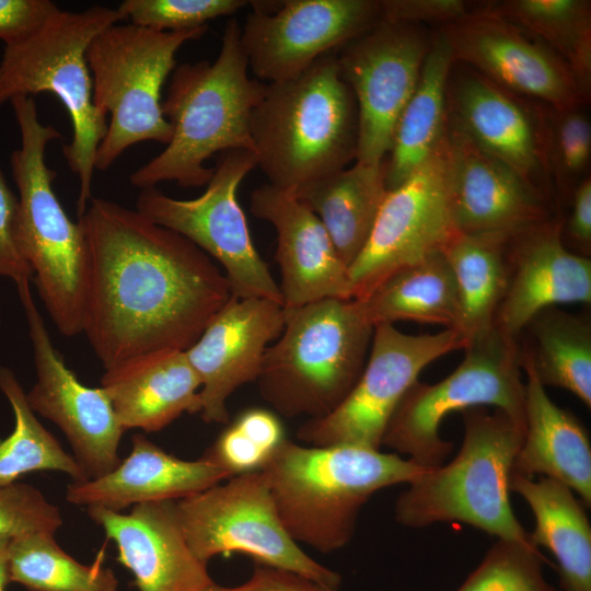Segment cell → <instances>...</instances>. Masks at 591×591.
Returning <instances> with one entry per match:
<instances>
[{"instance_id": "obj_38", "label": "cell", "mask_w": 591, "mask_h": 591, "mask_svg": "<svg viewBox=\"0 0 591 591\" xmlns=\"http://www.w3.org/2000/svg\"><path fill=\"white\" fill-rule=\"evenodd\" d=\"M545 561L535 546L498 540L455 591H559L544 576Z\"/></svg>"}, {"instance_id": "obj_30", "label": "cell", "mask_w": 591, "mask_h": 591, "mask_svg": "<svg viewBox=\"0 0 591 591\" xmlns=\"http://www.w3.org/2000/svg\"><path fill=\"white\" fill-rule=\"evenodd\" d=\"M386 192L384 162H356L292 195L316 215L348 268L364 247Z\"/></svg>"}, {"instance_id": "obj_48", "label": "cell", "mask_w": 591, "mask_h": 591, "mask_svg": "<svg viewBox=\"0 0 591 591\" xmlns=\"http://www.w3.org/2000/svg\"><path fill=\"white\" fill-rule=\"evenodd\" d=\"M0 321H1V315H0Z\"/></svg>"}, {"instance_id": "obj_10", "label": "cell", "mask_w": 591, "mask_h": 591, "mask_svg": "<svg viewBox=\"0 0 591 591\" xmlns=\"http://www.w3.org/2000/svg\"><path fill=\"white\" fill-rule=\"evenodd\" d=\"M463 350L465 357L447 378L434 384L417 381L408 390L387 424L382 445L433 468L453 449L440 434L449 414L490 406L524 419L519 339L494 327L470 340Z\"/></svg>"}, {"instance_id": "obj_34", "label": "cell", "mask_w": 591, "mask_h": 591, "mask_svg": "<svg viewBox=\"0 0 591 591\" xmlns=\"http://www.w3.org/2000/svg\"><path fill=\"white\" fill-rule=\"evenodd\" d=\"M541 38L571 70L584 93L591 82V7L586 0H510L491 9Z\"/></svg>"}, {"instance_id": "obj_46", "label": "cell", "mask_w": 591, "mask_h": 591, "mask_svg": "<svg viewBox=\"0 0 591 591\" xmlns=\"http://www.w3.org/2000/svg\"><path fill=\"white\" fill-rule=\"evenodd\" d=\"M568 235L587 257L591 248V181L584 178L575 189L568 221Z\"/></svg>"}, {"instance_id": "obj_12", "label": "cell", "mask_w": 591, "mask_h": 591, "mask_svg": "<svg viewBox=\"0 0 591 591\" xmlns=\"http://www.w3.org/2000/svg\"><path fill=\"white\" fill-rule=\"evenodd\" d=\"M256 166L252 151L222 152L201 195L178 199L149 187L139 193L136 210L183 235L219 262L232 297L262 298L282 304L279 286L254 246L236 196L240 183Z\"/></svg>"}, {"instance_id": "obj_9", "label": "cell", "mask_w": 591, "mask_h": 591, "mask_svg": "<svg viewBox=\"0 0 591 591\" xmlns=\"http://www.w3.org/2000/svg\"><path fill=\"white\" fill-rule=\"evenodd\" d=\"M208 26L162 32L113 24L99 33L86 49L94 106L111 115L94 167L106 171L131 146L142 141L167 144L172 127L162 113V88L176 67V53L200 39Z\"/></svg>"}, {"instance_id": "obj_40", "label": "cell", "mask_w": 591, "mask_h": 591, "mask_svg": "<svg viewBox=\"0 0 591 591\" xmlns=\"http://www.w3.org/2000/svg\"><path fill=\"white\" fill-rule=\"evenodd\" d=\"M61 525L59 508L36 487L18 482L0 487V536L55 534Z\"/></svg>"}, {"instance_id": "obj_43", "label": "cell", "mask_w": 591, "mask_h": 591, "mask_svg": "<svg viewBox=\"0 0 591 591\" xmlns=\"http://www.w3.org/2000/svg\"><path fill=\"white\" fill-rule=\"evenodd\" d=\"M59 10L50 0H0V39L5 46L25 42Z\"/></svg>"}, {"instance_id": "obj_39", "label": "cell", "mask_w": 591, "mask_h": 591, "mask_svg": "<svg viewBox=\"0 0 591 591\" xmlns=\"http://www.w3.org/2000/svg\"><path fill=\"white\" fill-rule=\"evenodd\" d=\"M245 0H125L117 11L129 23L162 32L193 30L246 7Z\"/></svg>"}, {"instance_id": "obj_14", "label": "cell", "mask_w": 591, "mask_h": 591, "mask_svg": "<svg viewBox=\"0 0 591 591\" xmlns=\"http://www.w3.org/2000/svg\"><path fill=\"white\" fill-rule=\"evenodd\" d=\"M447 152L448 138L425 164L386 192L364 247L348 267L351 300L363 299L397 270L442 252L457 233Z\"/></svg>"}, {"instance_id": "obj_45", "label": "cell", "mask_w": 591, "mask_h": 591, "mask_svg": "<svg viewBox=\"0 0 591 591\" xmlns=\"http://www.w3.org/2000/svg\"><path fill=\"white\" fill-rule=\"evenodd\" d=\"M205 591H326L298 573L255 563L251 578L235 587L213 582Z\"/></svg>"}, {"instance_id": "obj_25", "label": "cell", "mask_w": 591, "mask_h": 591, "mask_svg": "<svg viewBox=\"0 0 591 591\" xmlns=\"http://www.w3.org/2000/svg\"><path fill=\"white\" fill-rule=\"evenodd\" d=\"M101 387L124 430H162L184 413L200 412L201 383L183 350H161L105 370Z\"/></svg>"}, {"instance_id": "obj_18", "label": "cell", "mask_w": 591, "mask_h": 591, "mask_svg": "<svg viewBox=\"0 0 591 591\" xmlns=\"http://www.w3.org/2000/svg\"><path fill=\"white\" fill-rule=\"evenodd\" d=\"M455 59L503 89L555 108L578 106L586 94L568 66L546 45L493 10L468 13L441 33Z\"/></svg>"}, {"instance_id": "obj_23", "label": "cell", "mask_w": 591, "mask_h": 591, "mask_svg": "<svg viewBox=\"0 0 591 591\" xmlns=\"http://www.w3.org/2000/svg\"><path fill=\"white\" fill-rule=\"evenodd\" d=\"M250 209L276 230L283 309L327 298L351 300L348 268L313 211L270 184L252 192Z\"/></svg>"}, {"instance_id": "obj_35", "label": "cell", "mask_w": 591, "mask_h": 591, "mask_svg": "<svg viewBox=\"0 0 591 591\" xmlns=\"http://www.w3.org/2000/svg\"><path fill=\"white\" fill-rule=\"evenodd\" d=\"M55 534L11 538L9 580L28 591H117L115 572L104 566V547L90 565L79 563L56 542Z\"/></svg>"}, {"instance_id": "obj_19", "label": "cell", "mask_w": 591, "mask_h": 591, "mask_svg": "<svg viewBox=\"0 0 591 591\" xmlns=\"http://www.w3.org/2000/svg\"><path fill=\"white\" fill-rule=\"evenodd\" d=\"M283 324L282 304L231 297L185 350L201 383L199 413L205 422L229 421V397L240 386L257 380L265 351L278 338Z\"/></svg>"}, {"instance_id": "obj_17", "label": "cell", "mask_w": 591, "mask_h": 591, "mask_svg": "<svg viewBox=\"0 0 591 591\" xmlns=\"http://www.w3.org/2000/svg\"><path fill=\"white\" fill-rule=\"evenodd\" d=\"M33 346L36 381L26 393L31 409L56 424L86 479L111 473L118 455L124 428L105 393L83 384L55 348L37 309L28 281L16 286Z\"/></svg>"}, {"instance_id": "obj_32", "label": "cell", "mask_w": 591, "mask_h": 591, "mask_svg": "<svg viewBox=\"0 0 591 591\" xmlns=\"http://www.w3.org/2000/svg\"><path fill=\"white\" fill-rule=\"evenodd\" d=\"M510 237L456 233L442 251L455 277L460 300L457 332L466 344L495 327L508 286Z\"/></svg>"}, {"instance_id": "obj_31", "label": "cell", "mask_w": 591, "mask_h": 591, "mask_svg": "<svg viewBox=\"0 0 591 591\" xmlns=\"http://www.w3.org/2000/svg\"><path fill=\"white\" fill-rule=\"evenodd\" d=\"M356 301L373 327L407 321L457 331L459 292L442 252L397 270Z\"/></svg>"}, {"instance_id": "obj_5", "label": "cell", "mask_w": 591, "mask_h": 591, "mask_svg": "<svg viewBox=\"0 0 591 591\" xmlns=\"http://www.w3.org/2000/svg\"><path fill=\"white\" fill-rule=\"evenodd\" d=\"M461 415L464 433L457 454L408 484L396 499L395 520L413 529L457 521L498 540L534 546L510 502V478L524 438V419L485 407Z\"/></svg>"}, {"instance_id": "obj_11", "label": "cell", "mask_w": 591, "mask_h": 591, "mask_svg": "<svg viewBox=\"0 0 591 591\" xmlns=\"http://www.w3.org/2000/svg\"><path fill=\"white\" fill-rule=\"evenodd\" d=\"M176 512L189 548L206 564L216 555L240 553L339 591L340 576L310 557L286 530L260 470L176 500Z\"/></svg>"}, {"instance_id": "obj_6", "label": "cell", "mask_w": 591, "mask_h": 591, "mask_svg": "<svg viewBox=\"0 0 591 591\" xmlns=\"http://www.w3.org/2000/svg\"><path fill=\"white\" fill-rule=\"evenodd\" d=\"M9 102L21 134V147L10 157L19 192L16 245L54 325L71 337L82 331L88 247L80 222L69 218L54 192L56 172L45 161L49 142L62 136L40 121L33 96Z\"/></svg>"}, {"instance_id": "obj_36", "label": "cell", "mask_w": 591, "mask_h": 591, "mask_svg": "<svg viewBox=\"0 0 591 591\" xmlns=\"http://www.w3.org/2000/svg\"><path fill=\"white\" fill-rule=\"evenodd\" d=\"M0 391L10 403L15 420L13 431L0 442V487L42 471L67 474L72 482L86 480L73 456L37 419L14 372L3 366H0Z\"/></svg>"}, {"instance_id": "obj_44", "label": "cell", "mask_w": 591, "mask_h": 591, "mask_svg": "<svg viewBox=\"0 0 591 591\" xmlns=\"http://www.w3.org/2000/svg\"><path fill=\"white\" fill-rule=\"evenodd\" d=\"M380 16L396 23L455 22L468 14L461 0H385L379 1Z\"/></svg>"}, {"instance_id": "obj_27", "label": "cell", "mask_w": 591, "mask_h": 591, "mask_svg": "<svg viewBox=\"0 0 591 591\" xmlns=\"http://www.w3.org/2000/svg\"><path fill=\"white\" fill-rule=\"evenodd\" d=\"M524 438L511 475L556 479L591 506V444L583 425L556 405L534 372L523 366Z\"/></svg>"}, {"instance_id": "obj_22", "label": "cell", "mask_w": 591, "mask_h": 591, "mask_svg": "<svg viewBox=\"0 0 591 591\" xmlns=\"http://www.w3.org/2000/svg\"><path fill=\"white\" fill-rule=\"evenodd\" d=\"M86 512L115 544L116 560L139 591H205L215 582L186 542L176 500L139 503L129 513L101 507Z\"/></svg>"}, {"instance_id": "obj_29", "label": "cell", "mask_w": 591, "mask_h": 591, "mask_svg": "<svg viewBox=\"0 0 591 591\" xmlns=\"http://www.w3.org/2000/svg\"><path fill=\"white\" fill-rule=\"evenodd\" d=\"M453 62V54L440 34L429 47L417 86L396 123L384 161L387 190L401 185L447 141V92Z\"/></svg>"}, {"instance_id": "obj_47", "label": "cell", "mask_w": 591, "mask_h": 591, "mask_svg": "<svg viewBox=\"0 0 591 591\" xmlns=\"http://www.w3.org/2000/svg\"><path fill=\"white\" fill-rule=\"evenodd\" d=\"M10 537L0 536V591H5L9 580Z\"/></svg>"}, {"instance_id": "obj_16", "label": "cell", "mask_w": 591, "mask_h": 591, "mask_svg": "<svg viewBox=\"0 0 591 591\" xmlns=\"http://www.w3.org/2000/svg\"><path fill=\"white\" fill-rule=\"evenodd\" d=\"M252 1L241 46L257 80H288L380 20L372 0Z\"/></svg>"}, {"instance_id": "obj_20", "label": "cell", "mask_w": 591, "mask_h": 591, "mask_svg": "<svg viewBox=\"0 0 591 591\" xmlns=\"http://www.w3.org/2000/svg\"><path fill=\"white\" fill-rule=\"evenodd\" d=\"M448 183L457 233L512 236L547 219L534 185L454 130L448 132Z\"/></svg>"}, {"instance_id": "obj_8", "label": "cell", "mask_w": 591, "mask_h": 591, "mask_svg": "<svg viewBox=\"0 0 591 591\" xmlns=\"http://www.w3.org/2000/svg\"><path fill=\"white\" fill-rule=\"evenodd\" d=\"M121 21L117 9L100 4L59 10L27 40L5 46L0 61V107L16 95L51 93L69 114L72 139L62 153L80 181L78 219L93 197L95 154L107 131V116L93 103L86 49L99 33Z\"/></svg>"}, {"instance_id": "obj_13", "label": "cell", "mask_w": 591, "mask_h": 591, "mask_svg": "<svg viewBox=\"0 0 591 591\" xmlns=\"http://www.w3.org/2000/svg\"><path fill=\"white\" fill-rule=\"evenodd\" d=\"M465 345L455 329L409 335L393 324L375 325L369 357L355 386L332 413L306 420L298 429V439L308 445L380 450L391 417L420 372Z\"/></svg>"}, {"instance_id": "obj_33", "label": "cell", "mask_w": 591, "mask_h": 591, "mask_svg": "<svg viewBox=\"0 0 591 591\" xmlns=\"http://www.w3.org/2000/svg\"><path fill=\"white\" fill-rule=\"evenodd\" d=\"M525 331L531 344H519L522 367H529L544 386L567 390L590 408V318L552 306L537 313Z\"/></svg>"}, {"instance_id": "obj_4", "label": "cell", "mask_w": 591, "mask_h": 591, "mask_svg": "<svg viewBox=\"0 0 591 591\" xmlns=\"http://www.w3.org/2000/svg\"><path fill=\"white\" fill-rule=\"evenodd\" d=\"M429 470L396 453L285 439L260 471L290 536L332 553L350 542L360 510L375 493L408 485Z\"/></svg>"}, {"instance_id": "obj_21", "label": "cell", "mask_w": 591, "mask_h": 591, "mask_svg": "<svg viewBox=\"0 0 591 591\" xmlns=\"http://www.w3.org/2000/svg\"><path fill=\"white\" fill-rule=\"evenodd\" d=\"M509 279L495 327L519 338L541 311L564 303L591 302V260L570 252L560 224L546 220L509 240Z\"/></svg>"}, {"instance_id": "obj_37", "label": "cell", "mask_w": 591, "mask_h": 591, "mask_svg": "<svg viewBox=\"0 0 591 591\" xmlns=\"http://www.w3.org/2000/svg\"><path fill=\"white\" fill-rule=\"evenodd\" d=\"M285 439L281 421L275 413L248 408L220 432L201 459L232 477L262 470Z\"/></svg>"}, {"instance_id": "obj_41", "label": "cell", "mask_w": 591, "mask_h": 591, "mask_svg": "<svg viewBox=\"0 0 591 591\" xmlns=\"http://www.w3.org/2000/svg\"><path fill=\"white\" fill-rule=\"evenodd\" d=\"M548 135L549 160L559 183L587 170L591 157V125L578 106L555 108Z\"/></svg>"}, {"instance_id": "obj_15", "label": "cell", "mask_w": 591, "mask_h": 591, "mask_svg": "<svg viewBox=\"0 0 591 591\" xmlns=\"http://www.w3.org/2000/svg\"><path fill=\"white\" fill-rule=\"evenodd\" d=\"M428 50L415 25L380 18L335 53L340 76L358 107L356 162L379 165L385 161Z\"/></svg>"}, {"instance_id": "obj_2", "label": "cell", "mask_w": 591, "mask_h": 591, "mask_svg": "<svg viewBox=\"0 0 591 591\" xmlns=\"http://www.w3.org/2000/svg\"><path fill=\"white\" fill-rule=\"evenodd\" d=\"M240 37L241 25L231 19L213 62L201 60L175 67L162 102L172 138L158 155L131 173L134 186L144 189L175 182L184 188L200 187L212 176L213 167H207L205 162L215 153H254L250 116L265 83L248 77Z\"/></svg>"}, {"instance_id": "obj_7", "label": "cell", "mask_w": 591, "mask_h": 591, "mask_svg": "<svg viewBox=\"0 0 591 591\" xmlns=\"http://www.w3.org/2000/svg\"><path fill=\"white\" fill-rule=\"evenodd\" d=\"M373 326L356 300L327 298L285 309L280 335L264 355L259 394L288 418L332 413L357 383Z\"/></svg>"}, {"instance_id": "obj_42", "label": "cell", "mask_w": 591, "mask_h": 591, "mask_svg": "<svg viewBox=\"0 0 591 591\" xmlns=\"http://www.w3.org/2000/svg\"><path fill=\"white\" fill-rule=\"evenodd\" d=\"M19 198L0 171V277L10 278L15 286L33 281L34 274L21 255L15 240Z\"/></svg>"}, {"instance_id": "obj_24", "label": "cell", "mask_w": 591, "mask_h": 591, "mask_svg": "<svg viewBox=\"0 0 591 591\" xmlns=\"http://www.w3.org/2000/svg\"><path fill=\"white\" fill-rule=\"evenodd\" d=\"M228 478L225 471L201 457L178 459L136 433L129 455L115 470L99 478L71 482L66 499L80 507L120 512L139 503L181 500Z\"/></svg>"}, {"instance_id": "obj_26", "label": "cell", "mask_w": 591, "mask_h": 591, "mask_svg": "<svg viewBox=\"0 0 591 591\" xmlns=\"http://www.w3.org/2000/svg\"><path fill=\"white\" fill-rule=\"evenodd\" d=\"M447 102L452 130L531 182L542 162L541 139L528 112L507 91L467 74L451 85Z\"/></svg>"}, {"instance_id": "obj_3", "label": "cell", "mask_w": 591, "mask_h": 591, "mask_svg": "<svg viewBox=\"0 0 591 591\" xmlns=\"http://www.w3.org/2000/svg\"><path fill=\"white\" fill-rule=\"evenodd\" d=\"M250 134L269 184L290 194L356 160L358 107L335 53L294 78L265 83Z\"/></svg>"}, {"instance_id": "obj_28", "label": "cell", "mask_w": 591, "mask_h": 591, "mask_svg": "<svg viewBox=\"0 0 591 591\" xmlns=\"http://www.w3.org/2000/svg\"><path fill=\"white\" fill-rule=\"evenodd\" d=\"M510 490L533 512L532 544L555 557L563 591H591V526L586 506L565 484L548 477L511 475Z\"/></svg>"}, {"instance_id": "obj_1", "label": "cell", "mask_w": 591, "mask_h": 591, "mask_svg": "<svg viewBox=\"0 0 591 591\" xmlns=\"http://www.w3.org/2000/svg\"><path fill=\"white\" fill-rule=\"evenodd\" d=\"M78 221L88 247L81 333L105 370L187 350L232 297L209 255L137 210L92 197Z\"/></svg>"}]
</instances>
